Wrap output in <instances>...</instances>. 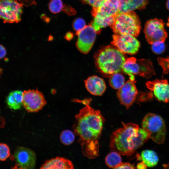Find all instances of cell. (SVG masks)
I'll return each instance as SVG.
<instances>
[{
	"label": "cell",
	"mask_w": 169,
	"mask_h": 169,
	"mask_svg": "<svg viewBox=\"0 0 169 169\" xmlns=\"http://www.w3.org/2000/svg\"><path fill=\"white\" fill-rule=\"evenodd\" d=\"M11 159L15 161L14 169H31L35 167L36 156L32 150L19 147L15 150Z\"/></svg>",
	"instance_id": "9"
},
{
	"label": "cell",
	"mask_w": 169,
	"mask_h": 169,
	"mask_svg": "<svg viewBox=\"0 0 169 169\" xmlns=\"http://www.w3.org/2000/svg\"><path fill=\"white\" fill-rule=\"evenodd\" d=\"M122 124L123 126L112 134L110 147L111 151L121 155L131 156L135 152L132 147V139L137 134L139 128L135 124L123 122Z\"/></svg>",
	"instance_id": "2"
},
{
	"label": "cell",
	"mask_w": 169,
	"mask_h": 169,
	"mask_svg": "<svg viewBox=\"0 0 169 169\" xmlns=\"http://www.w3.org/2000/svg\"><path fill=\"white\" fill-rule=\"evenodd\" d=\"M90 99L81 100L74 99V102L82 103L85 106L75 116L72 128L81 146L83 155L89 159L99 156V141L105 119L98 110L90 106Z\"/></svg>",
	"instance_id": "1"
},
{
	"label": "cell",
	"mask_w": 169,
	"mask_h": 169,
	"mask_svg": "<svg viewBox=\"0 0 169 169\" xmlns=\"http://www.w3.org/2000/svg\"><path fill=\"white\" fill-rule=\"evenodd\" d=\"M23 93L21 90H16L9 93L6 98V102L10 109L15 110L21 109L23 105Z\"/></svg>",
	"instance_id": "20"
},
{
	"label": "cell",
	"mask_w": 169,
	"mask_h": 169,
	"mask_svg": "<svg viewBox=\"0 0 169 169\" xmlns=\"http://www.w3.org/2000/svg\"><path fill=\"white\" fill-rule=\"evenodd\" d=\"M119 13L118 0H104L98 7L93 8L91 12L93 16L98 14L107 17H115Z\"/></svg>",
	"instance_id": "15"
},
{
	"label": "cell",
	"mask_w": 169,
	"mask_h": 169,
	"mask_svg": "<svg viewBox=\"0 0 169 169\" xmlns=\"http://www.w3.org/2000/svg\"><path fill=\"white\" fill-rule=\"evenodd\" d=\"M166 6L167 9L169 11V0H167L166 3Z\"/></svg>",
	"instance_id": "36"
},
{
	"label": "cell",
	"mask_w": 169,
	"mask_h": 169,
	"mask_svg": "<svg viewBox=\"0 0 169 169\" xmlns=\"http://www.w3.org/2000/svg\"><path fill=\"white\" fill-rule=\"evenodd\" d=\"M137 159L145 163L147 167H152L156 166L159 161L158 157L153 150H145L141 152V155L137 156Z\"/></svg>",
	"instance_id": "21"
},
{
	"label": "cell",
	"mask_w": 169,
	"mask_h": 169,
	"mask_svg": "<svg viewBox=\"0 0 169 169\" xmlns=\"http://www.w3.org/2000/svg\"><path fill=\"white\" fill-rule=\"evenodd\" d=\"M72 27L73 29L76 32H78L86 26L85 21L82 18H78L75 19L72 23Z\"/></svg>",
	"instance_id": "28"
},
{
	"label": "cell",
	"mask_w": 169,
	"mask_h": 169,
	"mask_svg": "<svg viewBox=\"0 0 169 169\" xmlns=\"http://www.w3.org/2000/svg\"><path fill=\"white\" fill-rule=\"evenodd\" d=\"M73 33L70 32H69L66 34L64 38L67 40L70 41L73 38Z\"/></svg>",
	"instance_id": "34"
},
{
	"label": "cell",
	"mask_w": 169,
	"mask_h": 169,
	"mask_svg": "<svg viewBox=\"0 0 169 169\" xmlns=\"http://www.w3.org/2000/svg\"><path fill=\"white\" fill-rule=\"evenodd\" d=\"M109 81L110 86L116 90H119L125 83L124 76L119 73L111 75Z\"/></svg>",
	"instance_id": "23"
},
{
	"label": "cell",
	"mask_w": 169,
	"mask_h": 169,
	"mask_svg": "<svg viewBox=\"0 0 169 169\" xmlns=\"http://www.w3.org/2000/svg\"><path fill=\"white\" fill-rule=\"evenodd\" d=\"M72 162L65 158L57 157L48 160L40 167L41 169H73Z\"/></svg>",
	"instance_id": "17"
},
{
	"label": "cell",
	"mask_w": 169,
	"mask_h": 169,
	"mask_svg": "<svg viewBox=\"0 0 169 169\" xmlns=\"http://www.w3.org/2000/svg\"><path fill=\"white\" fill-rule=\"evenodd\" d=\"M112 38L111 44L124 54H134L140 46L139 41L131 35L114 34Z\"/></svg>",
	"instance_id": "11"
},
{
	"label": "cell",
	"mask_w": 169,
	"mask_h": 169,
	"mask_svg": "<svg viewBox=\"0 0 169 169\" xmlns=\"http://www.w3.org/2000/svg\"><path fill=\"white\" fill-rule=\"evenodd\" d=\"M164 42H155L151 45L152 51L156 54H160L165 51V46Z\"/></svg>",
	"instance_id": "27"
},
{
	"label": "cell",
	"mask_w": 169,
	"mask_h": 169,
	"mask_svg": "<svg viewBox=\"0 0 169 169\" xmlns=\"http://www.w3.org/2000/svg\"><path fill=\"white\" fill-rule=\"evenodd\" d=\"M23 5L18 0H0V18L4 23H17L21 19Z\"/></svg>",
	"instance_id": "8"
},
{
	"label": "cell",
	"mask_w": 169,
	"mask_h": 169,
	"mask_svg": "<svg viewBox=\"0 0 169 169\" xmlns=\"http://www.w3.org/2000/svg\"><path fill=\"white\" fill-rule=\"evenodd\" d=\"M93 17L94 19L90 24L94 28L97 33H100L101 28L110 26L115 18V17H107L98 14H95Z\"/></svg>",
	"instance_id": "19"
},
{
	"label": "cell",
	"mask_w": 169,
	"mask_h": 169,
	"mask_svg": "<svg viewBox=\"0 0 169 169\" xmlns=\"http://www.w3.org/2000/svg\"><path fill=\"white\" fill-rule=\"evenodd\" d=\"M75 34L78 36L77 48L82 53L87 54L94 43L97 34L96 31L90 24L86 25L82 29L76 32Z\"/></svg>",
	"instance_id": "12"
},
{
	"label": "cell",
	"mask_w": 169,
	"mask_h": 169,
	"mask_svg": "<svg viewBox=\"0 0 169 169\" xmlns=\"http://www.w3.org/2000/svg\"><path fill=\"white\" fill-rule=\"evenodd\" d=\"M124 54L114 46H108L101 49L97 54L96 65L103 74L110 75L122 70L126 59Z\"/></svg>",
	"instance_id": "3"
},
{
	"label": "cell",
	"mask_w": 169,
	"mask_h": 169,
	"mask_svg": "<svg viewBox=\"0 0 169 169\" xmlns=\"http://www.w3.org/2000/svg\"><path fill=\"white\" fill-rule=\"evenodd\" d=\"M60 138L61 142L63 144L69 145L74 142L75 139L74 134L69 130H65L61 133Z\"/></svg>",
	"instance_id": "24"
},
{
	"label": "cell",
	"mask_w": 169,
	"mask_h": 169,
	"mask_svg": "<svg viewBox=\"0 0 169 169\" xmlns=\"http://www.w3.org/2000/svg\"><path fill=\"white\" fill-rule=\"evenodd\" d=\"M147 167L146 166L142 161L138 163L136 166V168L139 169H145Z\"/></svg>",
	"instance_id": "35"
},
{
	"label": "cell",
	"mask_w": 169,
	"mask_h": 169,
	"mask_svg": "<svg viewBox=\"0 0 169 169\" xmlns=\"http://www.w3.org/2000/svg\"><path fill=\"white\" fill-rule=\"evenodd\" d=\"M22 103L25 110L29 113L38 111L47 104L43 94L38 89L24 90Z\"/></svg>",
	"instance_id": "10"
},
{
	"label": "cell",
	"mask_w": 169,
	"mask_h": 169,
	"mask_svg": "<svg viewBox=\"0 0 169 169\" xmlns=\"http://www.w3.org/2000/svg\"><path fill=\"white\" fill-rule=\"evenodd\" d=\"M135 82V81L129 80L117 92L120 103L127 109L129 108L134 102L138 93Z\"/></svg>",
	"instance_id": "13"
},
{
	"label": "cell",
	"mask_w": 169,
	"mask_h": 169,
	"mask_svg": "<svg viewBox=\"0 0 169 169\" xmlns=\"http://www.w3.org/2000/svg\"><path fill=\"white\" fill-rule=\"evenodd\" d=\"M103 2L104 1V0H101Z\"/></svg>",
	"instance_id": "40"
},
{
	"label": "cell",
	"mask_w": 169,
	"mask_h": 169,
	"mask_svg": "<svg viewBox=\"0 0 169 169\" xmlns=\"http://www.w3.org/2000/svg\"><path fill=\"white\" fill-rule=\"evenodd\" d=\"M64 6L62 0H51L49 4V8L51 13L57 14L62 10Z\"/></svg>",
	"instance_id": "25"
},
{
	"label": "cell",
	"mask_w": 169,
	"mask_h": 169,
	"mask_svg": "<svg viewBox=\"0 0 169 169\" xmlns=\"http://www.w3.org/2000/svg\"><path fill=\"white\" fill-rule=\"evenodd\" d=\"M122 71L129 76V79L135 81V75L147 78L155 74L152 64L148 59H137L135 57L127 59L122 68Z\"/></svg>",
	"instance_id": "5"
},
{
	"label": "cell",
	"mask_w": 169,
	"mask_h": 169,
	"mask_svg": "<svg viewBox=\"0 0 169 169\" xmlns=\"http://www.w3.org/2000/svg\"><path fill=\"white\" fill-rule=\"evenodd\" d=\"M134 166L129 162H122L116 169H135Z\"/></svg>",
	"instance_id": "32"
},
{
	"label": "cell",
	"mask_w": 169,
	"mask_h": 169,
	"mask_svg": "<svg viewBox=\"0 0 169 169\" xmlns=\"http://www.w3.org/2000/svg\"><path fill=\"white\" fill-rule=\"evenodd\" d=\"M6 51L5 48L0 44V59L3 58L6 55Z\"/></svg>",
	"instance_id": "33"
},
{
	"label": "cell",
	"mask_w": 169,
	"mask_h": 169,
	"mask_svg": "<svg viewBox=\"0 0 169 169\" xmlns=\"http://www.w3.org/2000/svg\"><path fill=\"white\" fill-rule=\"evenodd\" d=\"M23 5L26 7L36 5V0H18Z\"/></svg>",
	"instance_id": "31"
},
{
	"label": "cell",
	"mask_w": 169,
	"mask_h": 169,
	"mask_svg": "<svg viewBox=\"0 0 169 169\" xmlns=\"http://www.w3.org/2000/svg\"><path fill=\"white\" fill-rule=\"evenodd\" d=\"M85 87L91 94L96 96L101 95L106 89L104 80L97 76L89 77L84 81Z\"/></svg>",
	"instance_id": "16"
},
{
	"label": "cell",
	"mask_w": 169,
	"mask_h": 169,
	"mask_svg": "<svg viewBox=\"0 0 169 169\" xmlns=\"http://www.w3.org/2000/svg\"><path fill=\"white\" fill-rule=\"evenodd\" d=\"M81 1L83 3L87 4L91 6L93 8L98 7L103 3L101 0H81Z\"/></svg>",
	"instance_id": "29"
},
{
	"label": "cell",
	"mask_w": 169,
	"mask_h": 169,
	"mask_svg": "<svg viewBox=\"0 0 169 169\" xmlns=\"http://www.w3.org/2000/svg\"><path fill=\"white\" fill-rule=\"evenodd\" d=\"M118 1L119 13L144 9L149 2V0H118Z\"/></svg>",
	"instance_id": "18"
},
{
	"label": "cell",
	"mask_w": 169,
	"mask_h": 169,
	"mask_svg": "<svg viewBox=\"0 0 169 169\" xmlns=\"http://www.w3.org/2000/svg\"><path fill=\"white\" fill-rule=\"evenodd\" d=\"M146 85L158 101L165 103L169 101V83L167 80L148 81Z\"/></svg>",
	"instance_id": "14"
},
{
	"label": "cell",
	"mask_w": 169,
	"mask_h": 169,
	"mask_svg": "<svg viewBox=\"0 0 169 169\" xmlns=\"http://www.w3.org/2000/svg\"><path fill=\"white\" fill-rule=\"evenodd\" d=\"M62 10L67 14L69 16H72L75 14L76 12L75 10L69 5L64 4Z\"/></svg>",
	"instance_id": "30"
},
{
	"label": "cell",
	"mask_w": 169,
	"mask_h": 169,
	"mask_svg": "<svg viewBox=\"0 0 169 169\" xmlns=\"http://www.w3.org/2000/svg\"><path fill=\"white\" fill-rule=\"evenodd\" d=\"M142 127L147 130L150 133V138L155 142L161 144L165 140L166 128L165 122L160 116L149 113L143 118Z\"/></svg>",
	"instance_id": "6"
},
{
	"label": "cell",
	"mask_w": 169,
	"mask_h": 169,
	"mask_svg": "<svg viewBox=\"0 0 169 169\" xmlns=\"http://www.w3.org/2000/svg\"><path fill=\"white\" fill-rule=\"evenodd\" d=\"M115 34L137 37L141 29L140 20L133 11L119 13L115 17L110 26Z\"/></svg>",
	"instance_id": "4"
},
{
	"label": "cell",
	"mask_w": 169,
	"mask_h": 169,
	"mask_svg": "<svg viewBox=\"0 0 169 169\" xmlns=\"http://www.w3.org/2000/svg\"><path fill=\"white\" fill-rule=\"evenodd\" d=\"M3 72V69H2L0 67V76L1 74Z\"/></svg>",
	"instance_id": "38"
},
{
	"label": "cell",
	"mask_w": 169,
	"mask_h": 169,
	"mask_svg": "<svg viewBox=\"0 0 169 169\" xmlns=\"http://www.w3.org/2000/svg\"><path fill=\"white\" fill-rule=\"evenodd\" d=\"M164 167L165 168H167V167L169 168V164L167 165H164Z\"/></svg>",
	"instance_id": "37"
},
{
	"label": "cell",
	"mask_w": 169,
	"mask_h": 169,
	"mask_svg": "<svg viewBox=\"0 0 169 169\" xmlns=\"http://www.w3.org/2000/svg\"><path fill=\"white\" fill-rule=\"evenodd\" d=\"M105 162L109 167L116 169L122 162L121 155L116 151H112L105 157Z\"/></svg>",
	"instance_id": "22"
},
{
	"label": "cell",
	"mask_w": 169,
	"mask_h": 169,
	"mask_svg": "<svg viewBox=\"0 0 169 169\" xmlns=\"http://www.w3.org/2000/svg\"><path fill=\"white\" fill-rule=\"evenodd\" d=\"M167 26L169 27V17L168 19V22L167 23Z\"/></svg>",
	"instance_id": "39"
},
{
	"label": "cell",
	"mask_w": 169,
	"mask_h": 169,
	"mask_svg": "<svg viewBox=\"0 0 169 169\" xmlns=\"http://www.w3.org/2000/svg\"><path fill=\"white\" fill-rule=\"evenodd\" d=\"M10 154V150L8 146L4 143H0V161H5Z\"/></svg>",
	"instance_id": "26"
},
{
	"label": "cell",
	"mask_w": 169,
	"mask_h": 169,
	"mask_svg": "<svg viewBox=\"0 0 169 169\" xmlns=\"http://www.w3.org/2000/svg\"><path fill=\"white\" fill-rule=\"evenodd\" d=\"M144 32L147 41L151 44L158 41L164 42L168 36L164 23L157 18L149 19L146 22Z\"/></svg>",
	"instance_id": "7"
}]
</instances>
